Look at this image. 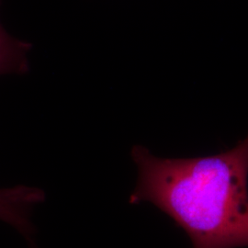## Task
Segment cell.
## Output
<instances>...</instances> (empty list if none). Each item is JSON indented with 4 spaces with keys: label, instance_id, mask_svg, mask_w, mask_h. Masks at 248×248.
I'll return each instance as SVG.
<instances>
[{
    "label": "cell",
    "instance_id": "1",
    "mask_svg": "<svg viewBox=\"0 0 248 248\" xmlns=\"http://www.w3.org/2000/svg\"><path fill=\"white\" fill-rule=\"evenodd\" d=\"M132 157L138 180L130 203L156 206L193 248H248V135L215 155L159 158L136 145Z\"/></svg>",
    "mask_w": 248,
    "mask_h": 248
},
{
    "label": "cell",
    "instance_id": "2",
    "mask_svg": "<svg viewBox=\"0 0 248 248\" xmlns=\"http://www.w3.org/2000/svg\"><path fill=\"white\" fill-rule=\"evenodd\" d=\"M45 198L43 190L29 186L0 189V220L30 237L34 231L30 213L32 207L44 202Z\"/></svg>",
    "mask_w": 248,
    "mask_h": 248
},
{
    "label": "cell",
    "instance_id": "3",
    "mask_svg": "<svg viewBox=\"0 0 248 248\" xmlns=\"http://www.w3.org/2000/svg\"><path fill=\"white\" fill-rule=\"evenodd\" d=\"M31 45L9 35L0 24V76L29 70L28 53Z\"/></svg>",
    "mask_w": 248,
    "mask_h": 248
}]
</instances>
